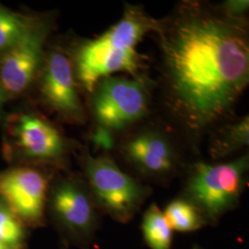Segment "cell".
<instances>
[{
  "mask_svg": "<svg viewBox=\"0 0 249 249\" xmlns=\"http://www.w3.org/2000/svg\"><path fill=\"white\" fill-rule=\"evenodd\" d=\"M157 32L173 109L193 130L223 118L249 83L245 23L191 4Z\"/></svg>",
  "mask_w": 249,
  "mask_h": 249,
  "instance_id": "obj_1",
  "label": "cell"
},
{
  "mask_svg": "<svg viewBox=\"0 0 249 249\" xmlns=\"http://www.w3.org/2000/svg\"><path fill=\"white\" fill-rule=\"evenodd\" d=\"M159 22L142 9L127 7L121 19L106 33L80 46L77 53V75L83 87L92 93L96 84L116 72L136 75L140 69L137 46Z\"/></svg>",
  "mask_w": 249,
  "mask_h": 249,
  "instance_id": "obj_2",
  "label": "cell"
},
{
  "mask_svg": "<svg viewBox=\"0 0 249 249\" xmlns=\"http://www.w3.org/2000/svg\"><path fill=\"white\" fill-rule=\"evenodd\" d=\"M249 166L248 155L216 164L196 162L188 170L183 197L199 211L207 225L214 226L239 204Z\"/></svg>",
  "mask_w": 249,
  "mask_h": 249,
  "instance_id": "obj_3",
  "label": "cell"
},
{
  "mask_svg": "<svg viewBox=\"0 0 249 249\" xmlns=\"http://www.w3.org/2000/svg\"><path fill=\"white\" fill-rule=\"evenodd\" d=\"M83 168L99 211L117 223H129L150 195V188L120 169L107 156L87 155Z\"/></svg>",
  "mask_w": 249,
  "mask_h": 249,
  "instance_id": "obj_4",
  "label": "cell"
},
{
  "mask_svg": "<svg viewBox=\"0 0 249 249\" xmlns=\"http://www.w3.org/2000/svg\"><path fill=\"white\" fill-rule=\"evenodd\" d=\"M47 203L63 241L89 249L99 227V209L89 187L78 179L63 178L51 188Z\"/></svg>",
  "mask_w": 249,
  "mask_h": 249,
  "instance_id": "obj_5",
  "label": "cell"
},
{
  "mask_svg": "<svg viewBox=\"0 0 249 249\" xmlns=\"http://www.w3.org/2000/svg\"><path fill=\"white\" fill-rule=\"evenodd\" d=\"M92 93L95 117L110 131L133 124L148 111L147 90L139 80L109 76L99 81Z\"/></svg>",
  "mask_w": 249,
  "mask_h": 249,
  "instance_id": "obj_6",
  "label": "cell"
},
{
  "mask_svg": "<svg viewBox=\"0 0 249 249\" xmlns=\"http://www.w3.org/2000/svg\"><path fill=\"white\" fill-rule=\"evenodd\" d=\"M48 179L38 170L16 167L0 173V199L26 228L45 225Z\"/></svg>",
  "mask_w": 249,
  "mask_h": 249,
  "instance_id": "obj_7",
  "label": "cell"
},
{
  "mask_svg": "<svg viewBox=\"0 0 249 249\" xmlns=\"http://www.w3.org/2000/svg\"><path fill=\"white\" fill-rule=\"evenodd\" d=\"M46 35L44 25L31 26L4 52L0 63V78L7 91L19 93L32 84L42 62Z\"/></svg>",
  "mask_w": 249,
  "mask_h": 249,
  "instance_id": "obj_8",
  "label": "cell"
},
{
  "mask_svg": "<svg viewBox=\"0 0 249 249\" xmlns=\"http://www.w3.org/2000/svg\"><path fill=\"white\" fill-rule=\"evenodd\" d=\"M41 90L45 101L64 116L78 117L81 114L71 64L65 54L51 53L42 77Z\"/></svg>",
  "mask_w": 249,
  "mask_h": 249,
  "instance_id": "obj_9",
  "label": "cell"
},
{
  "mask_svg": "<svg viewBox=\"0 0 249 249\" xmlns=\"http://www.w3.org/2000/svg\"><path fill=\"white\" fill-rule=\"evenodd\" d=\"M124 154L134 168L151 178H166L176 168V157L170 143L156 132L136 135L124 144Z\"/></svg>",
  "mask_w": 249,
  "mask_h": 249,
  "instance_id": "obj_10",
  "label": "cell"
},
{
  "mask_svg": "<svg viewBox=\"0 0 249 249\" xmlns=\"http://www.w3.org/2000/svg\"><path fill=\"white\" fill-rule=\"evenodd\" d=\"M15 135L23 153L36 160H56L65 151L61 134L39 117L21 116L15 128Z\"/></svg>",
  "mask_w": 249,
  "mask_h": 249,
  "instance_id": "obj_11",
  "label": "cell"
},
{
  "mask_svg": "<svg viewBox=\"0 0 249 249\" xmlns=\"http://www.w3.org/2000/svg\"><path fill=\"white\" fill-rule=\"evenodd\" d=\"M142 231L143 238L151 249H171L174 231L171 229L163 212L152 204L143 214Z\"/></svg>",
  "mask_w": 249,
  "mask_h": 249,
  "instance_id": "obj_12",
  "label": "cell"
},
{
  "mask_svg": "<svg viewBox=\"0 0 249 249\" xmlns=\"http://www.w3.org/2000/svg\"><path fill=\"white\" fill-rule=\"evenodd\" d=\"M163 214L173 231L189 232L207 226L199 211L184 197L172 200L166 206Z\"/></svg>",
  "mask_w": 249,
  "mask_h": 249,
  "instance_id": "obj_13",
  "label": "cell"
},
{
  "mask_svg": "<svg viewBox=\"0 0 249 249\" xmlns=\"http://www.w3.org/2000/svg\"><path fill=\"white\" fill-rule=\"evenodd\" d=\"M249 137V119L247 116L235 123L226 125L215 136L211 147L212 155L215 158L227 156L248 146Z\"/></svg>",
  "mask_w": 249,
  "mask_h": 249,
  "instance_id": "obj_14",
  "label": "cell"
},
{
  "mask_svg": "<svg viewBox=\"0 0 249 249\" xmlns=\"http://www.w3.org/2000/svg\"><path fill=\"white\" fill-rule=\"evenodd\" d=\"M26 226L0 199V248L27 249Z\"/></svg>",
  "mask_w": 249,
  "mask_h": 249,
  "instance_id": "obj_15",
  "label": "cell"
},
{
  "mask_svg": "<svg viewBox=\"0 0 249 249\" xmlns=\"http://www.w3.org/2000/svg\"><path fill=\"white\" fill-rule=\"evenodd\" d=\"M30 27L26 20L17 14L0 9V51L8 50Z\"/></svg>",
  "mask_w": 249,
  "mask_h": 249,
  "instance_id": "obj_16",
  "label": "cell"
},
{
  "mask_svg": "<svg viewBox=\"0 0 249 249\" xmlns=\"http://www.w3.org/2000/svg\"><path fill=\"white\" fill-rule=\"evenodd\" d=\"M94 144L104 150H110L114 145V140L112 137V131L100 126L92 136Z\"/></svg>",
  "mask_w": 249,
  "mask_h": 249,
  "instance_id": "obj_17",
  "label": "cell"
},
{
  "mask_svg": "<svg viewBox=\"0 0 249 249\" xmlns=\"http://www.w3.org/2000/svg\"><path fill=\"white\" fill-rule=\"evenodd\" d=\"M223 7H224L223 12L228 16H231L233 18H240L241 15L245 13L249 9V1H245V0L227 1L223 5Z\"/></svg>",
  "mask_w": 249,
  "mask_h": 249,
  "instance_id": "obj_18",
  "label": "cell"
},
{
  "mask_svg": "<svg viewBox=\"0 0 249 249\" xmlns=\"http://www.w3.org/2000/svg\"><path fill=\"white\" fill-rule=\"evenodd\" d=\"M3 101H4V94H3V92L0 90V107L2 106Z\"/></svg>",
  "mask_w": 249,
  "mask_h": 249,
  "instance_id": "obj_19",
  "label": "cell"
},
{
  "mask_svg": "<svg viewBox=\"0 0 249 249\" xmlns=\"http://www.w3.org/2000/svg\"><path fill=\"white\" fill-rule=\"evenodd\" d=\"M61 249H69V246H68V243H67V242H65V241L63 242Z\"/></svg>",
  "mask_w": 249,
  "mask_h": 249,
  "instance_id": "obj_20",
  "label": "cell"
},
{
  "mask_svg": "<svg viewBox=\"0 0 249 249\" xmlns=\"http://www.w3.org/2000/svg\"><path fill=\"white\" fill-rule=\"evenodd\" d=\"M190 249H204L202 247H200V246H197V245H194L192 248Z\"/></svg>",
  "mask_w": 249,
  "mask_h": 249,
  "instance_id": "obj_21",
  "label": "cell"
},
{
  "mask_svg": "<svg viewBox=\"0 0 249 249\" xmlns=\"http://www.w3.org/2000/svg\"><path fill=\"white\" fill-rule=\"evenodd\" d=\"M0 249H1V248H0Z\"/></svg>",
  "mask_w": 249,
  "mask_h": 249,
  "instance_id": "obj_22",
  "label": "cell"
}]
</instances>
